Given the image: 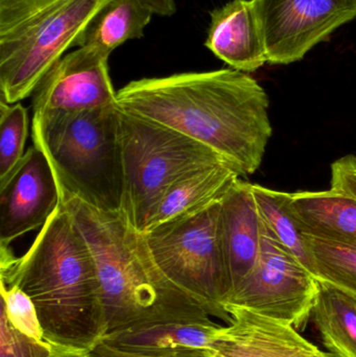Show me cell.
<instances>
[{
    "mask_svg": "<svg viewBox=\"0 0 356 357\" xmlns=\"http://www.w3.org/2000/svg\"><path fill=\"white\" fill-rule=\"evenodd\" d=\"M116 100L121 110L208 146L242 177L259 169L273 133L267 92L235 69L137 79Z\"/></svg>",
    "mask_w": 356,
    "mask_h": 357,
    "instance_id": "cell-1",
    "label": "cell"
},
{
    "mask_svg": "<svg viewBox=\"0 0 356 357\" xmlns=\"http://www.w3.org/2000/svg\"><path fill=\"white\" fill-rule=\"evenodd\" d=\"M0 282L31 298L49 345L88 354L106 335L95 259L61 201L24 255L0 247Z\"/></svg>",
    "mask_w": 356,
    "mask_h": 357,
    "instance_id": "cell-2",
    "label": "cell"
},
{
    "mask_svg": "<svg viewBox=\"0 0 356 357\" xmlns=\"http://www.w3.org/2000/svg\"><path fill=\"white\" fill-rule=\"evenodd\" d=\"M95 259L106 317L105 337L165 323H213L205 304L171 282L156 266L142 233L123 213L102 211L61 193Z\"/></svg>",
    "mask_w": 356,
    "mask_h": 357,
    "instance_id": "cell-3",
    "label": "cell"
},
{
    "mask_svg": "<svg viewBox=\"0 0 356 357\" xmlns=\"http://www.w3.org/2000/svg\"><path fill=\"white\" fill-rule=\"evenodd\" d=\"M31 138L47 158L60 192L95 209L123 213L125 177L117 105L33 114Z\"/></svg>",
    "mask_w": 356,
    "mask_h": 357,
    "instance_id": "cell-4",
    "label": "cell"
},
{
    "mask_svg": "<svg viewBox=\"0 0 356 357\" xmlns=\"http://www.w3.org/2000/svg\"><path fill=\"white\" fill-rule=\"evenodd\" d=\"M110 1L0 0L1 100L16 104L33 93Z\"/></svg>",
    "mask_w": 356,
    "mask_h": 357,
    "instance_id": "cell-5",
    "label": "cell"
},
{
    "mask_svg": "<svg viewBox=\"0 0 356 357\" xmlns=\"http://www.w3.org/2000/svg\"><path fill=\"white\" fill-rule=\"evenodd\" d=\"M121 126L123 214L138 232H144L153 211L176 183L199 169L227 162L188 136L123 110Z\"/></svg>",
    "mask_w": 356,
    "mask_h": 357,
    "instance_id": "cell-6",
    "label": "cell"
},
{
    "mask_svg": "<svg viewBox=\"0 0 356 357\" xmlns=\"http://www.w3.org/2000/svg\"><path fill=\"white\" fill-rule=\"evenodd\" d=\"M221 201L196 213L142 233L161 272L229 324L225 304L231 282L219 234Z\"/></svg>",
    "mask_w": 356,
    "mask_h": 357,
    "instance_id": "cell-7",
    "label": "cell"
},
{
    "mask_svg": "<svg viewBox=\"0 0 356 357\" xmlns=\"http://www.w3.org/2000/svg\"><path fill=\"white\" fill-rule=\"evenodd\" d=\"M317 291L315 275L263 228L258 262L232 293L225 306H238L302 329L311 318Z\"/></svg>",
    "mask_w": 356,
    "mask_h": 357,
    "instance_id": "cell-8",
    "label": "cell"
},
{
    "mask_svg": "<svg viewBox=\"0 0 356 357\" xmlns=\"http://www.w3.org/2000/svg\"><path fill=\"white\" fill-rule=\"evenodd\" d=\"M268 63L292 64L356 18V0H253Z\"/></svg>",
    "mask_w": 356,
    "mask_h": 357,
    "instance_id": "cell-9",
    "label": "cell"
},
{
    "mask_svg": "<svg viewBox=\"0 0 356 357\" xmlns=\"http://www.w3.org/2000/svg\"><path fill=\"white\" fill-rule=\"evenodd\" d=\"M111 54L79 46L58 61L33 92V113L81 112L117 105L109 73Z\"/></svg>",
    "mask_w": 356,
    "mask_h": 357,
    "instance_id": "cell-10",
    "label": "cell"
},
{
    "mask_svg": "<svg viewBox=\"0 0 356 357\" xmlns=\"http://www.w3.org/2000/svg\"><path fill=\"white\" fill-rule=\"evenodd\" d=\"M58 180L45 155L33 146L0 181V247L42 228L60 204Z\"/></svg>",
    "mask_w": 356,
    "mask_h": 357,
    "instance_id": "cell-11",
    "label": "cell"
},
{
    "mask_svg": "<svg viewBox=\"0 0 356 357\" xmlns=\"http://www.w3.org/2000/svg\"><path fill=\"white\" fill-rule=\"evenodd\" d=\"M225 310L231 321L219 328L207 352L210 357H336L309 343L291 325L238 306Z\"/></svg>",
    "mask_w": 356,
    "mask_h": 357,
    "instance_id": "cell-12",
    "label": "cell"
},
{
    "mask_svg": "<svg viewBox=\"0 0 356 357\" xmlns=\"http://www.w3.org/2000/svg\"><path fill=\"white\" fill-rule=\"evenodd\" d=\"M219 234L232 295L252 272L263 249V222L257 211L251 183L240 178L222 199Z\"/></svg>",
    "mask_w": 356,
    "mask_h": 357,
    "instance_id": "cell-13",
    "label": "cell"
},
{
    "mask_svg": "<svg viewBox=\"0 0 356 357\" xmlns=\"http://www.w3.org/2000/svg\"><path fill=\"white\" fill-rule=\"evenodd\" d=\"M205 45L232 69L253 73L268 63L253 0H232L211 13Z\"/></svg>",
    "mask_w": 356,
    "mask_h": 357,
    "instance_id": "cell-14",
    "label": "cell"
},
{
    "mask_svg": "<svg viewBox=\"0 0 356 357\" xmlns=\"http://www.w3.org/2000/svg\"><path fill=\"white\" fill-rule=\"evenodd\" d=\"M242 177L227 162L199 169L176 183L161 199L146 222L144 232L196 213L222 201Z\"/></svg>",
    "mask_w": 356,
    "mask_h": 357,
    "instance_id": "cell-15",
    "label": "cell"
},
{
    "mask_svg": "<svg viewBox=\"0 0 356 357\" xmlns=\"http://www.w3.org/2000/svg\"><path fill=\"white\" fill-rule=\"evenodd\" d=\"M290 207L305 236L356 245V199L341 191L290 193Z\"/></svg>",
    "mask_w": 356,
    "mask_h": 357,
    "instance_id": "cell-16",
    "label": "cell"
},
{
    "mask_svg": "<svg viewBox=\"0 0 356 357\" xmlns=\"http://www.w3.org/2000/svg\"><path fill=\"white\" fill-rule=\"evenodd\" d=\"M217 323L177 322L127 329L104 337L100 343L127 351H210L219 328Z\"/></svg>",
    "mask_w": 356,
    "mask_h": 357,
    "instance_id": "cell-17",
    "label": "cell"
},
{
    "mask_svg": "<svg viewBox=\"0 0 356 357\" xmlns=\"http://www.w3.org/2000/svg\"><path fill=\"white\" fill-rule=\"evenodd\" d=\"M311 319L326 349L336 357H356V295L318 279Z\"/></svg>",
    "mask_w": 356,
    "mask_h": 357,
    "instance_id": "cell-18",
    "label": "cell"
},
{
    "mask_svg": "<svg viewBox=\"0 0 356 357\" xmlns=\"http://www.w3.org/2000/svg\"><path fill=\"white\" fill-rule=\"evenodd\" d=\"M153 15L140 0H111L93 19L79 46H96L111 54L125 42L141 38Z\"/></svg>",
    "mask_w": 356,
    "mask_h": 357,
    "instance_id": "cell-19",
    "label": "cell"
},
{
    "mask_svg": "<svg viewBox=\"0 0 356 357\" xmlns=\"http://www.w3.org/2000/svg\"><path fill=\"white\" fill-rule=\"evenodd\" d=\"M253 197L265 232L315 275L307 237L290 207V193L252 184Z\"/></svg>",
    "mask_w": 356,
    "mask_h": 357,
    "instance_id": "cell-20",
    "label": "cell"
},
{
    "mask_svg": "<svg viewBox=\"0 0 356 357\" xmlns=\"http://www.w3.org/2000/svg\"><path fill=\"white\" fill-rule=\"evenodd\" d=\"M305 237L316 278L356 295V245Z\"/></svg>",
    "mask_w": 356,
    "mask_h": 357,
    "instance_id": "cell-21",
    "label": "cell"
},
{
    "mask_svg": "<svg viewBox=\"0 0 356 357\" xmlns=\"http://www.w3.org/2000/svg\"><path fill=\"white\" fill-rule=\"evenodd\" d=\"M29 132V114L20 104L0 100V181L16 167L24 156Z\"/></svg>",
    "mask_w": 356,
    "mask_h": 357,
    "instance_id": "cell-22",
    "label": "cell"
},
{
    "mask_svg": "<svg viewBox=\"0 0 356 357\" xmlns=\"http://www.w3.org/2000/svg\"><path fill=\"white\" fill-rule=\"evenodd\" d=\"M0 291L1 310H3L13 327L26 337L45 342L37 310L31 298L16 285L6 287L0 282Z\"/></svg>",
    "mask_w": 356,
    "mask_h": 357,
    "instance_id": "cell-23",
    "label": "cell"
},
{
    "mask_svg": "<svg viewBox=\"0 0 356 357\" xmlns=\"http://www.w3.org/2000/svg\"><path fill=\"white\" fill-rule=\"evenodd\" d=\"M54 347L46 342L31 339L13 327L1 310L0 357H52Z\"/></svg>",
    "mask_w": 356,
    "mask_h": 357,
    "instance_id": "cell-24",
    "label": "cell"
},
{
    "mask_svg": "<svg viewBox=\"0 0 356 357\" xmlns=\"http://www.w3.org/2000/svg\"><path fill=\"white\" fill-rule=\"evenodd\" d=\"M332 189L347 193L356 199V156L339 159L332 167Z\"/></svg>",
    "mask_w": 356,
    "mask_h": 357,
    "instance_id": "cell-25",
    "label": "cell"
},
{
    "mask_svg": "<svg viewBox=\"0 0 356 357\" xmlns=\"http://www.w3.org/2000/svg\"><path fill=\"white\" fill-rule=\"evenodd\" d=\"M144 6H148L154 15L169 17L177 10L176 0H140Z\"/></svg>",
    "mask_w": 356,
    "mask_h": 357,
    "instance_id": "cell-26",
    "label": "cell"
},
{
    "mask_svg": "<svg viewBox=\"0 0 356 357\" xmlns=\"http://www.w3.org/2000/svg\"><path fill=\"white\" fill-rule=\"evenodd\" d=\"M54 347V346H52ZM52 357H89L86 352L75 351V350L61 349L54 347Z\"/></svg>",
    "mask_w": 356,
    "mask_h": 357,
    "instance_id": "cell-27",
    "label": "cell"
}]
</instances>
